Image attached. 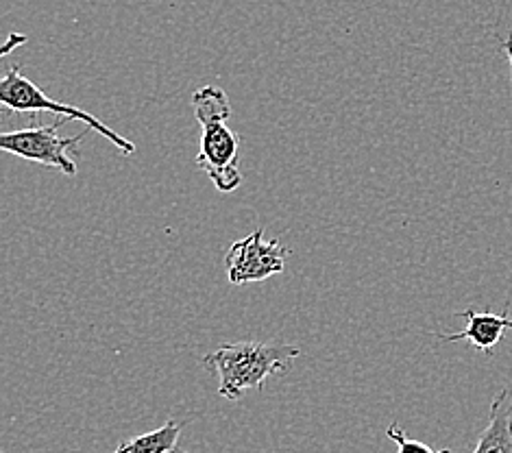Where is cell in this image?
I'll return each mask as SVG.
<instances>
[{
  "label": "cell",
  "instance_id": "8992f818",
  "mask_svg": "<svg viewBox=\"0 0 512 453\" xmlns=\"http://www.w3.org/2000/svg\"><path fill=\"white\" fill-rule=\"evenodd\" d=\"M460 316L467 321V327L458 334H438V338L443 342L467 340L484 355H493L499 340H502L508 329H512V316H508V312L493 314L491 310H465Z\"/></svg>",
  "mask_w": 512,
  "mask_h": 453
},
{
  "label": "cell",
  "instance_id": "7a4b0ae2",
  "mask_svg": "<svg viewBox=\"0 0 512 453\" xmlns=\"http://www.w3.org/2000/svg\"><path fill=\"white\" fill-rule=\"evenodd\" d=\"M0 103H3L7 112H18V114L51 112V114L62 116V118H68L70 122L81 120L88 125V129L101 133L105 140L112 142L123 155L136 153V144L120 136V133H116L114 129H109L103 120L92 116L90 112H85V109H81L77 105L48 99L40 85H35L33 81L24 77L18 66H9L7 75L3 77V81H0Z\"/></svg>",
  "mask_w": 512,
  "mask_h": 453
},
{
  "label": "cell",
  "instance_id": "9c48e42d",
  "mask_svg": "<svg viewBox=\"0 0 512 453\" xmlns=\"http://www.w3.org/2000/svg\"><path fill=\"white\" fill-rule=\"evenodd\" d=\"M386 436L397 445V453H449V449L434 451L432 447L421 443V440L410 438L404 430H399L397 425H390L386 430Z\"/></svg>",
  "mask_w": 512,
  "mask_h": 453
},
{
  "label": "cell",
  "instance_id": "30bf717a",
  "mask_svg": "<svg viewBox=\"0 0 512 453\" xmlns=\"http://www.w3.org/2000/svg\"><path fill=\"white\" fill-rule=\"evenodd\" d=\"M24 42H27V38H24V35H20V38H18V35H11L9 42L3 46V55H9L11 48H14L16 44H24Z\"/></svg>",
  "mask_w": 512,
  "mask_h": 453
},
{
  "label": "cell",
  "instance_id": "6da1fadb",
  "mask_svg": "<svg viewBox=\"0 0 512 453\" xmlns=\"http://www.w3.org/2000/svg\"><path fill=\"white\" fill-rule=\"evenodd\" d=\"M301 351L295 345L277 342H231L203 358L205 369L218 373V395L238 401L247 390H260L268 377L284 375L292 369Z\"/></svg>",
  "mask_w": 512,
  "mask_h": 453
},
{
  "label": "cell",
  "instance_id": "ba28073f",
  "mask_svg": "<svg viewBox=\"0 0 512 453\" xmlns=\"http://www.w3.org/2000/svg\"><path fill=\"white\" fill-rule=\"evenodd\" d=\"M186 423L188 421L168 419L162 427H157V430L120 443L114 453H173L177 449L179 436L184 432Z\"/></svg>",
  "mask_w": 512,
  "mask_h": 453
},
{
  "label": "cell",
  "instance_id": "277c9868",
  "mask_svg": "<svg viewBox=\"0 0 512 453\" xmlns=\"http://www.w3.org/2000/svg\"><path fill=\"white\" fill-rule=\"evenodd\" d=\"M288 255L290 249L282 247L279 240H264V229H255L251 236L231 244L225 255L229 284L245 286L282 275Z\"/></svg>",
  "mask_w": 512,
  "mask_h": 453
},
{
  "label": "cell",
  "instance_id": "8fae6325",
  "mask_svg": "<svg viewBox=\"0 0 512 453\" xmlns=\"http://www.w3.org/2000/svg\"><path fill=\"white\" fill-rule=\"evenodd\" d=\"M502 46H504V53H506V57H508V61H510V68H512V35H510V38H508Z\"/></svg>",
  "mask_w": 512,
  "mask_h": 453
},
{
  "label": "cell",
  "instance_id": "7c38bea8",
  "mask_svg": "<svg viewBox=\"0 0 512 453\" xmlns=\"http://www.w3.org/2000/svg\"><path fill=\"white\" fill-rule=\"evenodd\" d=\"M173 453H184V451H179V449H175V451H173Z\"/></svg>",
  "mask_w": 512,
  "mask_h": 453
},
{
  "label": "cell",
  "instance_id": "52a82bcc",
  "mask_svg": "<svg viewBox=\"0 0 512 453\" xmlns=\"http://www.w3.org/2000/svg\"><path fill=\"white\" fill-rule=\"evenodd\" d=\"M451 453V451H449ZM473 453H512V390L502 388L491 403V416Z\"/></svg>",
  "mask_w": 512,
  "mask_h": 453
},
{
  "label": "cell",
  "instance_id": "3957f363",
  "mask_svg": "<svg viewBox=\"0 0 512 453\" xmlns=\"http://www.w3.org/2000/svg\"><path fill=\"white\" fill-rule=\"evenodd\" d=\"M66 122L68 118H62L57 120L55 125L7 131L0 136V149L20 159H27V162L57 168L62 170L64 175L75 177L77 164L70 155H77V144L85 138L88 129L77 133V136L72 138H59L57 131L62 129Z\"/></svg>",
  "mask_w": 512,
  "mask_h": 453
},
{
  "label": "cell",
  "instance_id": "5b68a950",
  "mask_svg": "<svg viewBox=\"0 0 512 453\" xmlns=\"http://www.w3.org/2000/svg\"><path fill=\"white\" fill-rule=\"evenodd\" d=\"M199 125L203 133L197 166L205 170L218 192H234L242 183L240 136L227 127V120H205Z\"/></svg>",
  "mask_w": 512,
  "mask_h": 453
}]
</instances>
